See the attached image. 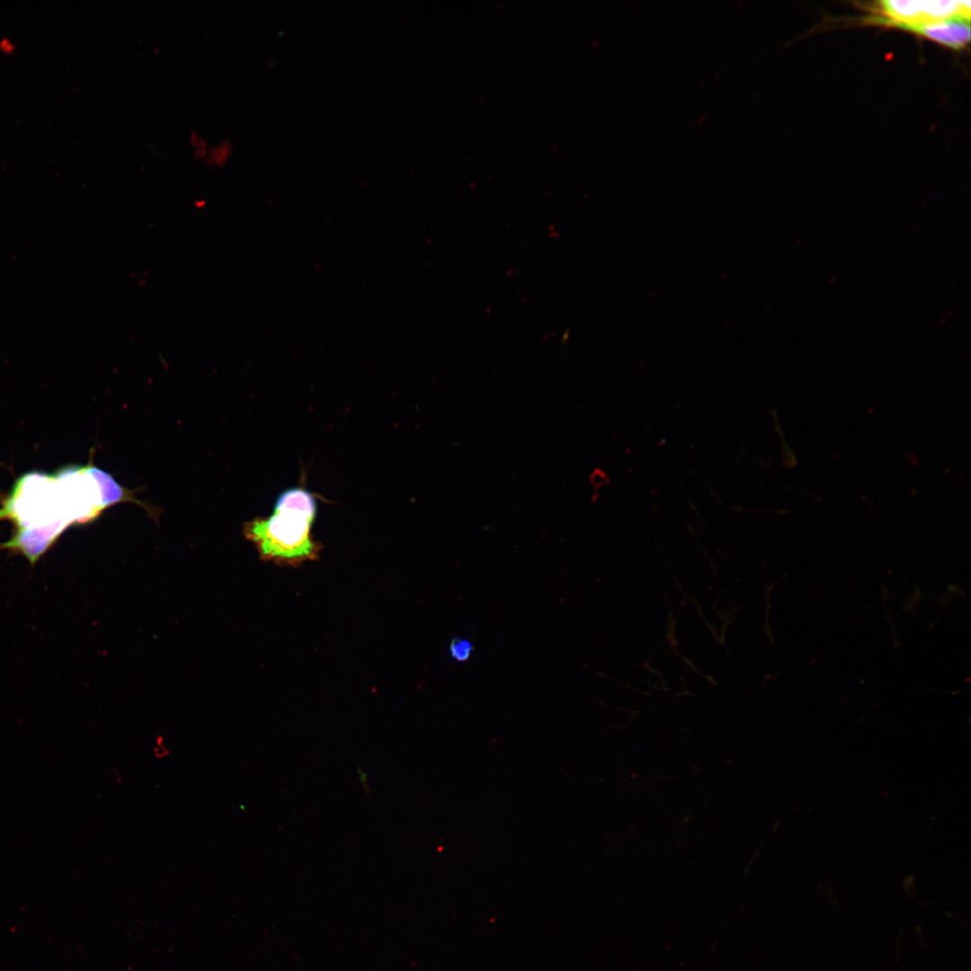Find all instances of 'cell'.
I'll list each match as a JSON object with an SVG mask.
<instances>
[{"label": "cell", "mask_w": 971, "mask_h": 971, "mask_svg": "<svg viewBox=\"0 0 971 971\" xmlns=\"http://www.w3.org/2000/svg\"><path fill=\"white\" fill-rule=\"evenodd\" d=\"M316 513L314 496L302 488H290L278 497L271 516L246 523L245 534L263 560L298 566L316 560L322 548L311 535Z\"/></svg>", "instance_id": "6da1fadb"}, {"label": "cell", "mask_w": 971, "mask_h": 971, "mask_svg": "<svg viewBox=\"0 0 971 971\" xmlns=\"http://www.w3.org/2000/svg\"><path fill=\"white\" fill-rule=\"evenodd\" d=\"M0 519L10 520L16 529L71 522L65 517L54 476L34 471L24 474L0 507Z\"/></svg>", "instance_id": "7a4b0ae2"}, {"label": "cell", "mask_w": 971, "mask_h": 971, "mask_svg": "<svg viewBox=\"0 0 971 971\" xmlns=\"http://www.w3.org/2000/svg\"><path fill=\"white\" fill-rule=\"evenodd\" d=\"M875 15L868 22L898 29L902 26L931 23L954 17L970 18V1L960 0H887L876 3Z\"/></svg>", "instance_id": "3957f363"}, {"label": "cell", "mask_w": 971, "mask_h": 971, "mask_svg": "<svg viewBox=\"0 0 971 971\" xmlns=\"http://www.w3.org/2000/svg\"><path fill=\"white\" fill-rule=\"evenodd\" d=\"M69 526L67 521L60 520L43 526L16 529L9 540L0 544V550L21 554L34 565Z\"/></svg>", "instance_id": "277c9868"}, {"label": "cell", "mask_w": 971, "mask_h": 971, "mask_svg": "<svg viewBox=\"0 0 971 971\" xmlns=\"http://www.w3.org/2000/svg\"><path fill=\"white\" fill-rule=\"evenodd\" d=\"M898 29L957 50L965 49L970 41V18L954 17L931 23L902 26Z\"/></svg>", "instance_id": "5b68a950"}, {"label": "cell", "mask_w": 971, "mask_h": 971, "mask_svg": "<svg viewBox=\"0 0 971 971\" xmlns=\"http://www.w3.org/2000/svg\"><path fill=\"white\" fill-rule=\"evenodd\" d=\"M473 646L468 639L454 638L450 645V653L457 662H466L471 656Z\"/></svg>", "instance_id": "8992f818"}]
</instances>
